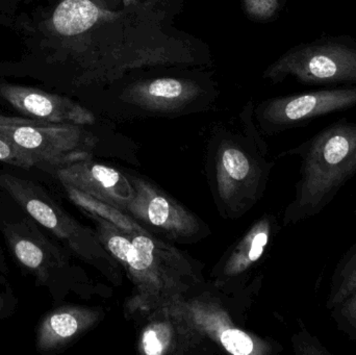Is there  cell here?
Returning <instances> with one entry per match:
<instances>
[{
    "label": "cell",
    "instance_id": "obj_18",
    "mask_svg": "<svg viewBox=\"0 0 356 355\" xmlns=\"http://www.w3.org/2000/svg\"><path fill=\"white\" fill-rule=\"evenodd\" d=\"M247 14L255 20H270L280 8V0H243Z\"/></svg>",
    "mask_w": 356,
    "mask_h": 355
},
{
    "label": "cell",
    "instance_id": "obj_20",
    "mask_svg": "<svg viewBox=\"0 0 356 355\" xmlns=\"http://www.w3.org/2000/svg\"><path fill=\"white\" fill-rule=\"evenodd\" d=\"M90 1L93 2V3H95L96 6H99V8L111 10H114L119 4V0H90Z\"/></svg>",
    "mask_w": 356,
    "mask_h": 355
},
{
    "label": "cell",
    "instance_id": "obj_9",
    "mask_svg": "<svg viewBox=\"0 0 356 355\" xmlns=\"http://www.w3.org/2000/svg\"><path fill=\"white\" fill-rule=\"evenodd\" d=\"M92 320V314L79 308H60L48 313L38 327L37 349L50 352L64 347Z\"/></svg>",
    "mask_w": 356,
    "mask_h": 355
},
{
    "label": "cell",
    "instance_id": "obj_3",
    "mask_svg": "<svg viewBox=\"0 0 356 355\" xmlns=\"http://www.w3.org/2000/svg\"><path fill=\"white\" fill-rule=\"evenodd\" d=\"M0 135L35 160L39 168H58L85 158L83 131L60 124L0 114Z\"/></svg>",
    "mask_w": 356,
    "mask_h": 355
},
{
    "label": "cell",
    "instance_id": "obj_11",
    "mask_svg": "<svg viewBox=\"0 0 356 355\" xmlns=\"http://www.w3.org/2000/svg\"><path fill=\"white\" fill-rule=\"evenodd\" d=\"M356 291V242L345 254L334 270L326 308L332 310Z\"/></svg>",
    "mask_w": 356,
    "mask_h": 355
},
{
    "label": "cell",
    "instance_id": "obj_15",
    "mask_svg": "<svg viewBox=\"0 0 356 355\" xmlns=\"http://www.w3.org/2000/svg\"><path fill=\"white\" fill-rule=\"evenodd\" d=\"M108 247L118 260L129 265L131 270L135 268L139 256L133 241H129L127 238L122 236H112L108 239Z\"/></svg>",
    "mask_w": 356,
    "mask_h": 355
},
{
    "label": "cell",
    "instance_id": "obj_4",
    "mask_svg": "<svg viewBox=\"0 0 356 355\" xmlns=\"http://www.w3.org/2000/svg\"><path fill=\"white\" fill-rule=\"evenodd\" d=\"M355 106L356 85H344L268 100L261 117L269 126L284 129Z\"/></svg>",
    "mask_w": 356,
    "mask_h": 355
},
{
    "label": "cell",
    "instance_id": "obj_10",
    "mask_svg": "<svg viewBox=\"0 0 356 355\" xmlns=\"http://www.w3.org/2000/svg\"><path fill=\"white\" fill-rule=\"evenodd\" d=\"M115 13L90 0H60L47 22L54 35L70 38L83 35L100 21L111 20Z\"/></svg>",
    "mask_w": 356,
    "mask_h": 355
},
{
    "label": "cell",
    "instance_id": "obj_13",
    "mask_svg": "<svg viewBox=\"0 0 356 355\" xmlns=\"http://www.w3.org/2000/svg\"><path fill=\"white\" fill-rule=\"evenodd\" d=\"M220 341L229 354L234 355L251 354L254 349L252 339L240 329H225L220 336Z\"/></svg>",
    "mask_w": 356,
    "mask_h": 355
},
{
    "label": "cell",
    "instance_id": "obj_17",
    "mask_svg": "<svg viewBox=\"0 0 356 355\" xmlns=\"http://www.w3.org/2000/svg\"><path fill=\"white\" fill-rule=\"evenodd\" d=\"M148 220L156 226H170L173 218V210L168 200L161 196H156L150 200L146 210Z\"/></svg>",
    "mask_w": 356,
    "mask_h": 355
},
{
    "label": "cell",
    "instance_id": "obj_12",
    "mask_svg": "<svg viewBox=\"0 0 356 355\" xmlns=\"http://www.w3.org/2000/svg\"><path fill=\"white\" fill-rule=\"evenodd\" d=\"M339 329L356 342V291L330 310Z\"/></svg>",
    "mask_w": 356,
    "mask_h": 355
},
{
    "label": "cell",
    "instance_id": "obj_21",
    "mask_svg": "<svg viewBox=\"0 0 356 355\" xmlns=\"http://www.w3.org/2000/svg\"><path fill=\"white\" fill-rule=\"evenodd\" d=\"M6 308H8V306H6V295L0 290V316L2 314H6Z\"/></svg>",
    "mask_w": 356,
    "mask_h": 355
},
{
    "label": "cell",
    "instance_id": "obj_8",
    "mask_svg": "<svg viewBox=\"0 0 356 355\" xmlns=\"http://www.w3.org/2000/svg\"><path fill=\"white\" fill-rule=\"evenodd\" d=\"M202 90L198 83L184 79L162 77L137 81L127 87L120 98L127 104L150 110H177L194 101Z\"/></svg>",
    "mask_w": 356,
    "mask_h": 355
},
{
    "label": "cell",
    "instance_id": "obj_6",
    "mask_svg": "<svg viewBox=\"0 0 356 355\" xmlns=\"http://www.w3.org/2000/svg\"><path fill=\"white\" fill-rule=\"evenodd\" d=\"M2 233L19 265L33 274L39 285L49 287L56 269L62 266L58 248L29 218L6 223Z\"/></svg>",
    "mask_w": 356,
    "mask_h": 355
},
{
    "label": "cell",
    "instance_id": "obj_19",
    "mask_svg": "<svg viewBox=\"0 0 356 355\" xmlns=\"http://www.w3.org/2000/svg\"><path fill=\"white\" fill-rule=\"evenodd\" d=\"M295 349L298 354L323 355L330 352L320 343L317 338L303 331L294 338Z\"/></svg>",
    "mask_w": 356,
    "mask_h": 355
},
{
    "label": "cell",
    "instance_id": "obj_16",
    "mask_svg": "<svg viewBox=\"0 0 356 355\" xmlns=\"http://www.w3.org/2000/svg\"><path fill=\"white\" fill-rule=\"evenodd\" d=\"M0 162L26 170L37 167L35 160L31 156L15 147L2 135H0Z\"/></svg>",
    "mask_w": 356,
    "mask_h": 355
},
{
    "label": "cell",
    "instance_id": "obj_7",
    "mask_svg": "<svg viewBox=\"0 0 356 355\" xmlns=\"http://www.w3.org/2000/svg\"><path fill=\"white\" fill-rule=\"evenodd\" d=\"M0 96L15 110L33 120L75 125L90 124L94 121L92 113L81 104L43 90L2 83Z\"/></svg>",
    "mask_w": 356,
    "mask_h": 355
},
{
    "label": "cell",
    "instance_id": "obj_23",
    "mask_svg": "<svg viewBox=\"0 0 356 355\" xmlns=\"http://www.w3.org/2000/svg\"><path fill=\"white\" fill-rule=\"evenodd\" d=\"M355 215H356V210H355Z\"/></svg>",
    "mask_w": 356,
    "mask_h": 355
},
{
    "label": "cell",
    "instance_id": "obj_22",
    "mask_svg": "<svg viewBox=\"0 0 356 355\" xmlns=\"http://www.w3.org/2000/svg\"><path fill=\"white\" fill-rule=\"evenodd\" d=\"M0 273H2V274H8V266H6L1 248H0Z\"/></svg>",
    "mask_w": 356,
    "mask_h": 355
},
{
    "label": "cell",
    "instance_id": "obj_1",
    "mask_svg": "<svg viewBox=\"0 0 356 355\" xmlns=\"http://www.w3.org/2000/svg\"><path fill=\"white\" fill-rule=\"evenodd\" d=\"M302 158L296 197L286 222L319 215L356 174V122L343 118L297 148Z\"/></svg>",
    "mask_w": 356,
    "mask_h": 355
},
{
    "label": "cell",
    "instance_id": "obj_14",
    "mask_svg": "<svg viewBox=\"0 0 356 355\" xmlns=\"http://www.w3.org/2000/svg\"><path fill=\"white\" fill-rule=\"evenodd\" d=\"M224 169L232 179L242 181L248 174L250 165L245 154L236 148H228L222 156Z\"/></svg>",
    "mask_w": 356,
    "mask_h": 355
},
{
    "label": "cell",
    "instance_id": "obj_5",
    "mask_svg": "<svg viewBox=\"0 0 356 355\" xmlns=\"http://www.w3.org/2000/svg\"><path fill=\"white\" fill-rule=\"evenodd\" d=\"M0 189L8 194L38 224L64 240L76 251H83V233L76 223L46 193L43 188L29 179L0 173Z\"/></svg>",
    "mask_w": 356,
    "mask_h": 355
},
{
    "label": "cell",
    "instance_id": "obj_2",
    "mask_svg": "<svg viewBox=\"0 0 356 355\" xmlns=\"http://www.w3.org/2000/svg\"><path fill=\"white\" fill-rule=\"evenodd\" d=\"M264 76L273 83L293 79L305 85H355L356 38L326 35L299 44L270 65Z\"/></svg>",
    "mask_w": 356,
    "mask_h": 355
}]
</instances>
